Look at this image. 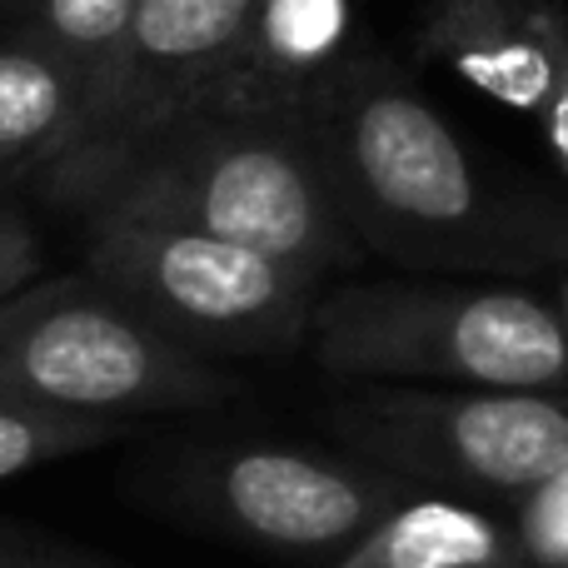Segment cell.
<instances>
[{
	"label": "cell",
	"instance_id": "obj_16",
	"mask_svg": "<svg viewBox=\"0 0 568 568\" xmlns=\"http://www.w3.org/2000/svg\"><path fill=\"white\" fill-rule=\"evenodd\" d=\"M529 10H534L539 45L549 55V90H544V105H539V125L568 180V10L559 0H529Z\"/></svg>",
	"mask_w": 568,
	"mask_h": 568
},
{
	"label": "cell",
	"instance_id": "obj_19",
	"mask_svg": "<svg viewBox=\"0 0 568 568\" xmlns=\"http://www.w3.org/2000/svg\"><path fill=\"white\" fill-rule=\"evenodd\" d=\"M559 320H564V334H568V280H564V294H559Z\"/></svg>",
	"mask_w": 568,
	"mask_h": 568
},
{
	"label": "cell",
	"instance_id": "obj_14",
	"mask_svg": "<svg viewBox=\"0 0 568 568\" xmlns=\"http://www.w3.org/2000/svg\"><path fill=\"white\" fill-rule=\"evenodd\" d=\"M130 424L120 419H85V414H60L45 404H30L20 394L0 389V484L16 479L40 464L70 459V454H90L100 444L120 439Z\"/></svg>",
	"mask_w": 568,
	"mask_h": 568
},
{
	"label": "cell",
	"instance_id": "obj_15",
	"mask_svg": "<svg viewBox=\"0 0 568 568\" xmlns=\"http://www.w3.org/2000/svg\"><path fill=\"white\" fill-rule=\"evenodd\" d=\"M509 524L524 568H568V459L514 499Z\"/></svg>",
	"mask_w": 568,
	"mask_h": 568
},
{
	"label": "cell",
	"instance_id": "obj_17",
	"mask_svg": "<svg viewBox=\"0 0 568 568\" xmlns=\"http://www.w3.org/2000/svg\"><path fill=\"white\" fill-rule=\"evenodd\" d=\"M0 568H120V564L85 549H70V544H55L45 534L0 529Z\"/></svg>",
	"mask_w": 568,
	"mask_h": 568
},
{
	"label": "cell",
	"instance_id": "obj_7",
	"mask_svg": "<svg viewBox=\"0 0 568 568\" xmlns=\"http://www.w3.org/2000/svg\"><path fill=\"white\" fill-rule=\"evenodd\" d=\"M255 0H140L100 80L80 140L36 180L60 210H85L140 145L200 110L245 45Z\"/></svg>",
	"mask_w": 568,
	"mask_h": 568
},
{
	"label": "cell",
	"instance_id": "obj_5",
	"mask_svg": "<svg viewBox=\"0 0 568 568\" xmlns=\"http://www.w3.org/2000/svg\"><path fill=\"white\" fill-rule=\"evenodd\" d=\"M85 270L155 329L205 354H294L310 339L324 280L250 245L185 225L90 210Z\"/></svg>",
	"mask_w": 568,
	"mask_h": 568
},
{
	"label": "cell",
	"instance_id": "obj_3",
	"mask_svg": "<svg viewBox=\"0 0 568 568\" xmlns=\"http://www.w3.org/2000/svg\"><path fill=\"white\" fill-rule=\"evenodd\" d=\"M304 349L314 364L369 384L459 389H564L568 334L554 304L529 290L434 280L329 284Z\"/></svg>",
	"mask_w": 568,
	"mask_h": 568
},
{
	"label": "cell",
	"instance_id": "obj_2",
	"mask_svg": "<svg viewBox=\"0 0 568 568\" xmlns=\"http://www.w3.org/2000/svg\"><path fill=\"white\" fill-rule=\"evenodd\" d=\"M90 210L235 240L324 284L364 265V245L334 205L300 105L210 100L140 145L80 215Z\"/></svg>",
	"mask_w": 568,
	"mask_h": 568
},
{
	"label": "cell",
	"instance_id": "obj_11",
	"mask_svg": "<svg viewBox=\"0 0 568 568\" xmlns=\"http://www.w3.org/2000/svg\"><path fill=\"white\" fill-rule=\"evenodd\" d=\"M344 30H349V0H255L245 45L210 100L300 105L304 90L344 55Z\"/></svg>",
	"mask_w": 568,
	"mask_h": 568
},
{
	"label": "cell",
	"instance_id": "obj_9",
	"mask_svg": "<svg viewBox=\"0 0 568 568\" xmlns=\"http://www.w3.org/2000/svg\"><path fill=\"white\" fill-rule=\"evenodd\" d=\"M419 50L479 95L539 115L549 55L539 45L529 0H424Z\"/></svg>",
	"mask_w": 568,
	"mask_h": 568
},
{
	"label": "cell",
	"instance_id": "obj_1",
	"mask_svg": "<svg viewBox=\"0 0 568 568\" xmlns=\"http://www.w3.org/2000/svg\"><path fill=\"white\" fill-rule=\"evenodd\" d=\"M300 120L364 255L414 270L539 260L519 210L484 185L459 135L394 60L339 55L300 95Z\"/></svg>",
	"mask_w": 568,
	"mask_h": 568
},
{
	"label": "cell",
	"instance_id": "obj_10",
	"mask_svg": "<svg viewBox=\"0 0 568 568\" xmlns=\"http://www.w3.org/2000/svg\"><path fill=\"white\" fill-rule=\"evenodd\" d=\"M90 85L30 30L0 36V180H40L80 140Z\"/></svg>",
	"mask_w": 568,
	"mask_h": 568
},
{
	"label": "cell",
	"instance_id": "obj_8",
	"mask_svg": "<svg viewBox=\"0 0 568 568\" xmlns=\"http://www.w3.org/2000/svg\"><path fill=\"white\" fill-rule=\"evenodd\" d=\"M170 489L220 529L284 554H344L414 494L369 459L294 444H230L190 454Z\"/></svg>",
	"mask_w": 568,
	"mask_h": 568
},
{
	"label": "cell",
	"instance_id": "obj_6",
	"mask_svg": "<svg viewBox=\"0 0 568 568\" xmlns=\"http://www.w3.org/2000/svg\"><path fill=\"white\" fill-rule=\"evenodd\" d=\"M329 429L409 484L499 499H519L568 459V399L544 389L364 384L329 409Z\"/></svg>",
	"mask_w": 568,
	"mask_h": 568
},
{
	"label": "cell",
	"instance_id": "obj_13",
	"mask_svg": "<svg viewBox=\"0 0 568 568\" xmlns=\"http://www.w3.org/2000/svg\"><path fill=\"white\" fill-rule=\"evenodd\" d=\"M135 6L140 0H0V10H10L20 20V30L45 40L85 80L90 100H95L100 80H105L110 60L125 40Z\"/></svg>",
	"mask_w": 568,
	"mask_h": 568
},
{
	"label": "cell",
	"instance_id": "obj_4",
	"mask_svg": "<svg viewBox=\"0 0 568 568\" xmlns=\"http://www.w3.org/2000/svg\"><path fill=\"white\" fill-rule=\"evenodd\" d=\"M0 389L85 419L215 409L240 379L170 339L95 275L30 280L0 300Z\"/></svg>",
	"mask_w": 568,
	"mask_h": 568
},
{
	"label": "cell",
	"instance_id": "obj_18",
	"mask_svg": "<svg viewBox=\"0 0 568 568\" xmlns=\"http://www.w3.org/2000/svg\"><path fill=\"white\" fill-rule=\"evenodd\" d=\"M40 270V240L20 215H0V300L30 284Z\"/></svg>",
	"mask_w": 568,
	"mask_h": 568
},
{
	"label": "cell",
	"instance_id": "obj_12",
	"mask_svg": "<svg viewBox=\"0 0 568 568\" xmlns=\"http://www.w3.org/2000/svg\"><path fill=\"white\" fill-rule=\"evenodd\" d=\"M329 568H524V554L509 519L409 494Z\"/></svg>",
	"mask_w": 568,
	"mask_h": 568
}]
</instances>
